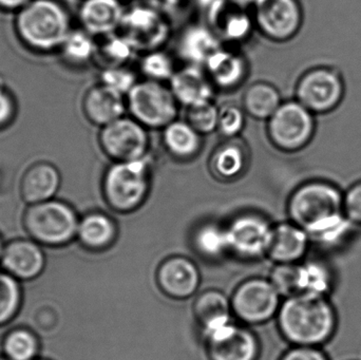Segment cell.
I'll use <instances>...</instances> for the list:
<instances>
[{"instance_id": "1", "label": "cell", "mask_w": 361, "mask_h": 360, "mask_svg": "<svg viewBox=\"0 0 361 360\" xmlns=\"http://www.w3.org/2000/svg\"><path fill=\"white\" fill-rule=\"evenodd\" d=\"M290 221L309 234L312 245L337 252L357 230L345 215L343 194L332 184L312 181L294 190L288 201Z\"/></svg>"}, {"instance_id": "2", "label": "cell", "mask_w": 361, "mask_h": 360, "mask_svg": "<svg viewBox=\"0 0 361 360\" xmlns=\"http://www.w3.org/2000/svg\"><path fill=\"white\" fill-rule=\"evenodd\" d=\"M278 329L292 347L324 348L339 328V314L331 297L295 295L284 298L277 314Z\"/></svg>"}, {"instance_id": "3", "label": "cell", "mask_w": 361, "mask_h": 360, "mask_svg": "<svg viewBox=\"0 0 361 360\" xmlns=\"http://www.w3.org/2000/svg\"><path fill=\"white\" fill-rule=\"evenodd\" d=\"M152 185L149 156L128 162H114L104 173L102 192L108 206L120 213H130L143 206Z\"/></svg>"}, {"instance_id": "4", "label": "cell", "mask_w": 361, "mask_h": 360, "mask_svg": "<svg viewBox=\"0 0 361 360\" xmlns=\"http://www.w3.org/2000/svg\"><path fill=\"white\" fill-rule=\"evenodd\" d=\"M16 29L23 42L40 51L61 48L72 30L68 11L57 0H31L18 11Z\"/></svg>"}, {"instance_id": "5", "label": "cell", "mask_w": 361, "mask_h": 360, "mask_svg": "<svg viewBox=\"0 0 361 360\" xmlns=\"http://www.w3.org/2000/svg\"><path fill=\"white\" fill-rule=\"evenodd\" d=\"M80 219L66 203L49 200L30 205L23 216V225L38 244L61 247L78 236Z\"/></svg>"}, {"instance_id": "6", "label": "cell", "mask_w": 361, "mask_h": 360, "mask_svg": "<svg viewBox=\"0 0 361 360\" xmlns=\"http://www.w3.org/2000/svg\"><path fill=\"white\" fill-rule=\"evenodd\" d=\"M126 101L131 118L148 130H163L179 113V103L169 86L146 78L131 89Z\"/></svg>"}, {"instance_id": "7", "label": "cell", "mask_w": 361, "mask_h": 360, "mask_svg": "<svg viewBox=\"0 0 361 360\" xmlns=\"http://www.w3.org/2000/svg\"><path fill=\"white\" fill-rule=\"evenodd\" d=\"M313 112L298 101H283L267 120V133L274 147L295 152L309 144L314 135Z\"/></svg>"}, {"instance_id": "8", "label": "cell", "mask_w": 361, "mask_h": 360, "mask_svg": "<svg viewBox=\"0 0 361 360\" xmlns=\"http://www.w3.org/2000/svg\"><path fill=\"white\" fill-rule=\"evenodd\" d=\"M118 33L122 34L137 52L162 49L171 37V25L166 15L148 4L126 8Z\"/></svg>"}, {"instance_id": "9", "label": "cell", "mask_w": 361, "mask_h": 360, "mask_svg": "<svg viewBox=\"0 0 361 360\" xmlns=\"http://www.w3.org/2000/svg\"><path fill=\"white\" fill-rule=\"evenodd\" d=\"M148 129L131 116H124L102 127L99 144L102 151L114 162H128L149 154Z\"/></svg>"}, {"instance_id": "10", "label": "cell", "mask_w": 361, "mask_h": 360, "mask_svg": "<svg viewBox=\"0 0 361 360\" xmlns=\"http://www.w3.org/2000/svg\"><path fill=\"white\" fill-rule=\"evenodd\" d=\"M282 296L271 280L252 278L235 289L231 300V311L247 325H261L277 316Z\"/></svg>"}, {"instance_id": "11", "label": "cell", "mask_w": 361, "mask_h": 360, "mask_svg": "<svg viewBox=\"0 0 361 360\" xmlns=\"http://www.w3.org/2000/svg\"><path fill=\"white\" fill-rule=\"evenodd\" d=\"M229 252L244 260H256L267 255L273 238L274 225L257 213L235 216L225 226Z\"/></svg>"}, {"instance_id": "12", "label": "cell", "mask_w": 361, "mask_h": 360, "mask_svg": "<svg viewBox=\"0 0 361 360\" xmlns=\"http://www.w3.org/2000/svg\"><path fill=\"white\" fill-rule=\"evenodd\" d=\"M255 27L267 39L284 42L301 27L302 8L298 0H256L252 6Z\"/></svg>"}, {"instance_id": "13", "label": "cell", "mask_w": 361, "mask_h": 360, "mask_svg": "<svg viewBox=\"0 0 361 360\" xmlns=\"http://www.w3.org/2000/svg\"><path fill=\"white\" fill-rule=\"evenodd\" d=\"M209 360H258L260 344L248 328L233 321L204 332Z\"/></svg>"}, {"instance_id": "14", "label": "cell", "mask_w": 361, "mask_h": 360, "mask_svg": "<svg viewBox=\"0 0 361 360\" xmlns=\"http://www.w3.org/2000/svg\"><path fill=\"white\" fill-rule=\"evenodd\" d=\"M343 95V84L334 70L318 68L307 72L296 86V99L313 113L330 111Z\"/></svg>"}, {"instance_id": "15", "label": "cell", "mask_w": 361, "mask_h": 360, "mask_svg": "<svg viewBox=\"0 0 361 360\" xmlns=\"http://www.w3.org/2000/svg\"><path fill=\"white\" fill-rule=\"evenodd\" d=\"M207 25L224 44L248 39L255 27L252 14L233 0H216L210 6Z\"/></svg>"}, {"instance_id": "16", "label": "cell", "mask_w": 361, "mask_h": 360, "mask_svg": "<svg viewBox=\"0 0 361 360\" xmlns=\"http://www.w3.org/2000/svg\"><path fill=\"white\" fill-rule=\"evenodd\" d=\"M157 283L161 291L173 298L184 300L197 293L201 275L195 262L182 256L167 258L159 266Z\"/></svg>"}, {"instance_id": "17", "label": "cell", "mask_w": 361, "mask_h": 360, "mask_svg": "<svg viewBox=\"0 0 361 360\" xmlns=\"http://www.w3.org/2000/svg\"><path fill=\"white\" fill-rule=\"evenodd\" d=\"M250 162L247 145L238 137L227 139L212 150L208 161V170L216 181L233 183L245 175Z\"/></svg>"}, {"instance_id": "18", "label": "cell", "mask_w": 361, "mask_h": 360, "mask_svg": "<svg viewBox=\"0 0 361 360\" xmlns=\"http://www.w3.org/2000/svg\"><path fill=\"white\" fill-rule=\"evenodd\" d=\"M169 86L179 105L186 108L212 101L216 91L204 67L189 63L177 69Z\"/></svg>"}, {"instance_id": "19", "label": "cell", "mask_w": 361, "mask_h": 360, "mask_svg": "<svg viewBox=\"0 0 361 360\" xmlns=\"http://www.w3.org/2000/svg\"><path fill=\"white\" fill-rule=\"evenodd\" d=\"M0 262L6 273L17 280H32L42 274L46 257L37 242L19 239L4 247Z\"/></svg>"}, {"instance_id": "20", "label": "cell", "mask_w": 361, "mask_h": 360, "mask_svg": "<svg viewBox=\"0 0 361 360\" xmlns=\"http://www.w3.org/2000/svg\"><path fill=\"white\" fill-rule=\"evenodd\" d=\"M204 69L216 89L224 91L239 88L250 73L245 56L225 44L208 58Z\"/></svg>"}, {"instance_id": "21", "label": "cell", "mask_w": 361, "mask_h": 360, "mask_svg": "<svg viewBox=\"0 0 361 360\" xmlns=\"http://www.w3.org/2000/svg\"><path fill=\"white\" fill-rule=\"evenodd\" d=\"M309 234L293 222L274 225L273 238L267 257L276 264H294L303 261L311 249Z\"/></svg>"}, {"instance_id": "22", "label": "cell", "mask_w": 361, "mask_h": 360, "mask_svg": "<svg viewBox=\"0 0 361 360\" xmlns=\"http://www.w3.org/2000/svg\"><path fill=\"white\" fill-rule=\"evenodd\" d=\"M125 11L122 0H82L78 17L82 29L101 38L120 30Z\"/></svg>"}, {"instance_id": "23", "label": "cell", "mask_w": 361, "mask_h": 360, "mask_svg": "<svg viewBox=\"0 0 361 360\" xmlns=\"http://www.w3.org/2000/svg\"><path fill=\"white\" fill-rule=\"evenodd\" d=\"M87 120L95 126L104 127L127 112L126 97L99 84L87 91L82 101Z\"/></svg>"}, {"instance_id": "24", "label": "cell", "mask_w": 361, "mask_h": 360, "mask_svg": "<svg viewBox=\"0 0 361 360\" xmlns=\"http://www.w3.org/2000/svg\"><path fill=\"white\" fill-rule=\"evenodd\" d=\"M223 44L207 23H195L180 32L177 42L178 54L185 63L204 67L208 58Z\"/></svg>"}, {"instance_id": "25", "label": "cell", "mask_w": 361, "mask_h": 360, "mask_svg": "<svg viewBox=\"0 0 361 360\" xmlns=\"http://www.w3.org/2000/svg\"><path fill=\"white\" fill-rule=\"evenodd\" d=\"M334 289V270L326 260L305 258L303 261L296 263L295 295L331 297Z\"/></svg>"}, {"instance_id": "26", "label": "cell", "mask_w": 361, "mask_h": 360, "mask_svg": "<svg viewBox=\"0 0 361 360\" xmlns=\"http://www.w3.org/2000/svg\"><path fill=\"white\" fill-rule=\"evenodd\" d=\"M61 185V175L50 163L30 167L20 182V194L30 205L52 200Z\"/></svg>"}, {"instance_id": "27", "label": "cell", "mask_w": 361, "mask_h": 360, "mask_svg": "<svg viewBox=\"0 0 361 360\" xmlns=\"http://www.w3.org/2000/svg\"><path fill=\"white\" fill-rule=\"evenodd\" d=\"M162 143L171 158L180 162H189L201 152L203 135L186 120L177 118L163 129Z\"/></svg>"}, {"instance_id": "28", "label": "cell", "mask_w": 361, "mask_h": 360, "mask_svg": "<svg viewBox=\"0 0 361 360\" xmlns=\"http://www.w3.org/2000/svg\"><path fill=\"white\" fill-rule=\"evenodd\" d=\"M118 236V226L104 213H90L80 220L78 238L90 251H105L111 247Z\"/></svg>"}, {"instance_id": "29", "label": "cell", "mask_w": 361, "mask_h": 360, "mask_svg": "<svg viewBox=\"0 0 361 360\" xmlns=\"http://www.w3.org/2000/svg\"><path fill=\"white\" fill-rule=\"evenodd\" d=\"M231 302L222 292L209 290L197 296L193 304V315L202 333L233 321Z\"/></svg>"}, {"instance_id": "30", "label": "cell", "mask_w": 361, "mask_h": 360, "mask_svg": "<svg viewBox=\"0 0 361 360\" xmlns=\"http://www.w3.org/2000/svg\"><path fill=\"white\" fill-rule=\"evenodd\" d=\"M283 103L279 90L267 82L250 85L243 94L242 108L250 118L267 122Z\"/></svg>"}, {"instance_id": "31", "label": "cell", "mask_w": 361, "mask_h": 360, "mask_svg": "<svg viewBox=\"0 0 361 360\" xmlns=\"http://www.w3.org/2000/svg\"><path fill=\"white\" fill-rule=\"evenodd\" d=\"M192 244L202 257L219 259L229 252L226 228L214 222L201 224L193 232Z\"/></svg>"}, {"instance_id": "32", "label": "cell", "mask_w": 361, "mask_h": 360, "mask_svg": "<svg viewBox=\"0 0 361 360\" xmlns=\"http://www.w3.org/2000/svg\"><path fill=\"white\" fill-rule=\"evenodd\" d=\"M137 53L133 44L118 32L104 36L97 42V57L104 68L127 66Z\"/></svg>"}, {"instance_id": "33", "label": "cell", "mask_w": 361, "mask_h": 360, "mask_svg": "<svg viewBox=\"0 0 361 360\" xmlns=\"http://www.w3.org/2000/svg\"><path fill=\"white\" fill-rule=\"evenodd\" d=\"M63 57L73 65H86L97 57V42L84 29L71 30L61 46Z\"/></svg>"}, {"instance_id": "34", "label": "cell", "mask_w": 361, "mask_h": 360, "mask_svg": "<svg viewBox=\"0 0 361 360\" xmlns=\"http://www.w3.org/2000/svg\"><path fill=\"white\" fill-rule=\"evenodd\" d=\"M2 349L8 360H34L39 350V342L33 332L16 329L6 334Z\"/></svg>"}, {"instance_id": "35", "label": "cell", "mask_w": 361, "mask_h": 360, "mask_svg": "<svg viewBox=\"0 0 361 360\" xmlns=\"http://www.w3.org/2000/svg\"><path fill=\"white\" fill-rule=\"evenodd\" d=\"M140 70L146 80L169 82L177 71L175 61L171 54L162 49L143 53L140 61Z\"/></svg>"}, {"instance_id": "36", "label": "cell", "mask_w": 361, "mask_h": 360, "mask_svg": "<svg viewBox=\"0 0 361 360\" xmlns=\"http://www.w3.org/2000/svg\"><path fill=\"white\" fill-rule=\"evenodd\" d=\"M21 300L23 293L18 280L8 273H0V327L14 319Z\"/></svg>"}, {"instance_id": "37", "label": "cell", "mask_w": 361, "mask_h": 360, "mask_svg": "<svg viewBox=\"0 0 361 360\" xmlns=\"http://www.w3.org/2000/svg\"><path fill=\"white\" fill-rule=\"evenodd\" d=\"M218 118L219 107L214 101L187 108V122L203 137L216 131Z\"/></svg>"}, {"instance_id": "38", "label": "cell", "mask_w": 361, "mask_h": 360, "mask_svg": "<svg viewBox=\"0 0 361 360\" xmlns=\"http://www.w3.org/2000/svg\"><path fill=\"white\" fill-rule=\"evenodd\" d=\"M246 113L235 104H225L219 107L218 131L225 139L239 137L245 127Z\"/></svg>"}, {"instance_id": "39", "label": "cell", "mask_w": 361, "mask_h": 360, "mask_svg": "<svg viewBox=\"0 0 361 360\" xmlns=\"http://www.w3.org/2000/svg\"><path fill=\"white\" fill-rule=\"evenodd\" d=\"M139 82L137 74L127 66L103 68L99 75V84L127 97L131 89Z\"/></svg>"}, {"instance_id": "40", "label": "cell", "mask_w": 361, "mask_h": 360, "mask_svg": "<svg viewBox=\"0 0 361 360\" xmlns=\"http://www.w3.org/2000/svg\"><path fill=\"white\" fill-rule=\"evenodd\" d=\"M343 209L348 219L356 228H361V182L343 194Z\"/></svg>"}, {"instance_id": "41", "label": "cell", "mask_w": 361, "mask_h": 360, "mask_svg": "<svg viewBox=\"0 0 361 360\" xmlns=\"http://www.w3.org/2000/svg\"><path fill=\"white\" fill-rule=\"evenodd\" d=\"M280 360H331L324 348L292 347L282 355Z\"/></svg>"}, {"instance_id": "42", "label": "cell", "mask_w": 361, "mask_h": 360, "mask_svg": "<svg viewBox=\"0 0 361 360\" xmlns=\"http://www.w3.org/2000/svg\"><path fill=\"white\" fill-rule=\"evenodd\" d=\"M13 110H14V106H13L12 99L0 89V126L6 124L11 120Z\"/></svg>"}, {"instance_id": "43", "label": "cell", "mask_w": 361, "mask_h": 360, "mask_svg": "<svg viewBox=\"0 0 361 360\" xmlns=\"http://www.w3.org/2000/svg\"><path fill=\"white\" fill-rule=\"evenodd\" d=\"M31 0H0V8L6 11H19Z\"/></svg>"}, {"instance_id": "44", "label": "cell", "mask_w": 361, "mask_h": 360, "mask_svg": "<svg viewBox=\"0 0 361 360\" xmlns=\"http://www.w3.org/2000/svg\"><path fill=\"white\" fill-rule=\"evenodd\" d=\"M2 251H4V247H2L1 241H0V258H1Z\"/></svg>"}, {"instance_id": "45", "label": "cell", "mask_w": 361, "mask_h": 360, "mask_svg": "<svg viewBox=\"0 0 361 360\" xmlns=\"http://www.w3.org/2000/svg\"><path fill=\"white\" fill-rule=\"evenodd\" d=\"M0 360H8V359H0Z\"/></svg>"}, {"instance_id": "46", "label": "cell", "mask_w": 361, "mask_h": 360, "mask_svg": "<svg viewBox=\"0 0 361 360\" xmlns=\"http://www.w3.org/2000/svg\"><path fill=\"white\" fill-rule=\"evenodd\" d=\"M34 360H44V359H34Z\"/></svg>"}]
</instances>
